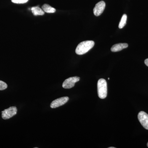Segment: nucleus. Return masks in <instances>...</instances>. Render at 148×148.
Returning a JSON list of instances; mask_svg holds the SVG:
<instances>
[{
    "instance_id": "f257e3e1",
    "label": "nucleus",
    "mask_w": 148,
    "mask_h": 148,
    "mask_svg": "<svg viewBox=\"0 0 148 148\" xmlns=\"http://www.w3.org/2000/svg\"><path fill=\"white\" fill-rule=\"evenodd\" d=\"M95 42L92 40L85 41L79 44L75 52L78 55H83L88 52L94 46Z\"/></svg>"
},
{
    "instance_id": "20e7f679",
    "label": "nucleus",
    "mask_w": 148,
    "mask_h": 148,
    "mask_svg": "<svg viewBox=\"0 0 148 148\" xmlns=\"http://www.w3.org/2000/svg\"><path fill=\"white\" fill-rule=\"evenodd\" d=\"M80 78L78 77H71L64 81L62 86L64 88L69 89L75 86V84L79 81Z\"/></svg>"
},
{
    "instance_id": "1a4fd4ad",
    "label": "nucleus",
    "mask_w": 148,
    "mask_h": 148,
    "mask_svg": "<svg viewBox=\"0 0 148 148\" xmlns=\"http://www.w3.org/2000/svg\"><path fill=\"white\" fill-rule=\"evenodd\" d=\"M32 12L35 16L38 15H43L44 14L45 12L42 9L38 6L33 7L31 9Z\"/></svg>"
},
{
    "instance_id": "9d476101",
    "label": "nucleus",
    "mask_w": 148,
    "mask_h": 148,
    "mask_svg": "<svg viewBox=\"0 0 148 148\" xmlns=\"http://www.w3.org/2000/svg\"><path fill=\"white\" fill-rule=\"evenodd\" d=\"M42 9L44 11V12L48 13H54L56 11V10L55 8L47 4H44L42 7Z\"/></svg>"
},
{
    "instance_id": "4468645a",
    "label": "nucleus",
    "mask_w": 148,
    "mask_h": 148,
    "mask_svg": "<svg viewBox=\"0 0 148 148\" xmlns=\"http://www.w3.org/2000/svg\"><path fill=\"white\" fill-rule=\"evenodd\" d=\"M145 64H146V66H148V58L145 60Z\"/></svg>"
},
{
    "instance_id": "423d86ee",
    "label": "nucleus",
    "mask_w": 148,
    "mask_h": 148,
    "mask_svg": "<svg viewBox=\"0 0 148 148\" xmlns=\"http://www.w3.org/2000/svg\"><path fill=\"white\" fill-rule=\"evenodd\" d=\"M69 100L68 97H63L56 99L52 101L50 105V107L51 108H56L60 106H63L66 104Z\"/></svg>"
},
{
    "instance_id": "ddd939ff",
    "label": "nucleus",
    "mask_w": 148,
    "mask_h": 148,
    "mask_svg": "<svg viewBox=\"0 0 148 148\" xmlns=\"http://www.w3.org/2000/svg\"><path fill=\"white\" fill-rule=\"evenodd\" d=\"M29 0H11L12 3L16 4H23L27 3Z\"/></svg>"
},
{
    "instance_id": "7ed1b4c3",
    "label": "nucleus",
    "mask_w": 148,
    "mask_h": 148,
    "mask_svg": "<svg viewBox=\"0 0 148 148\" xmlns=\"http://www.w3.org/2000/svg\"><path fill=\"white\" fill-rule=\"evenodd\" d=\"M17 108L15 107H11L2 112V117L3 119H8L16 114Z\"/></svg>"
},
{
    "instance_id": "f8f14e48",
    "label": "nucleus",
    "mask_w": 148,
    "mask_h": 148,
    "mask_svg": "<svg viewBox=\"0 0 148 148\" xmlns=\"http://www.w3.org/2000/svg\"><path fill=\"white\" fill-rule=\"evenodd\" d=\"M7 87L8 85L6 83L0 80V90H5Z\"/></svg>"
},
{
    "instance_id": "39448f33",
    "label": "nucleus",
    "mask_w": 148,
    "mask_h": 148,
    "mask_svg": "<svg viewBox=\"0 0 148 148\" xmlns=\"http://www.w3.org/2000/svg\"><path fill=\"white\" fill-rule=\"evenodd\" d=\"M138 119L143 127L146 129L148 130V114L143 111H141L138 114Z\"/></svg>"
},
{
    "instance_id": "0eeeda50",
    "label": "nucleus",
    "mask_w": 148,
    "mask_h": 148,
    "mask_svg": "<svg viewBox=\"0 0 148 148\" xmlns=\"http://www.w3.org/2000/svg\"><path fill=\"white\" fill-rule=\"evenodd\" d=\"M106 3L103 1H101L97 3L93 9V13L96 16H99L103 12L106 8Z\"/></svg>"
},
{
    "instance_id": "f3484780",
    "label": "nucleus",
    "mask_w": 148,
    "mask_h": 148,
    "mask_svg": "<svg viewBox=\"0 0 148 148\" xmlns=\"http://www.w3.org/2000/svg\"><path fill=\"white\" fill-rule=\"evenodd\" d=\"M110 79V78H108V79L109 80Z\"/></svg>"
},
{
    "instance_id": "9b49d317",
    "label": "nucleus",
    "mask_w": 148,
    "mask_h": 148,
    "mask_svg": "<svg viewBox=\"0 0 148 148\" xmlns=\"http://www.w3.org/2000/svg\"><path fill=\"white\" fill-rule=\"evenodd\" d=\"M127 16L126 14H124L123 15L120 22L119 26V29H122L125 26L126 24V21H127Z\"/></svg>"
},
{
    "instance_id": "2eb2a0df",
    "label": "nucleus",
    "mask_w": 148,
    "mask_h": 148,
    "mask_svg": "<svg viewBox=\"0 0 148 148\" xmlns=\"http://www.w3.org/2000/svg\"><path fill=\"white\" fill-rule=\"evenodd\" d=\"M109 148H115V147H109Z\"/></svg>"
},
{
    "instance_id": "f03ea898",
    "label": "nucleus",
    "mask_w": 148,
    "mask_h": 148,
    "mask_svg": "<svg viewBox=\"0 0 148 148\" xmlns=\"http://www.w3.org/2000/svg\"><path fill=\"white\" fill-rule=\"evenodd\" d=\"M98 97L101 99H104L107 97L108 87L106 80L101 79L98 81Z\"/></svg>"
},
{
    "instance_id": "6e6552de",
    "label": "nucleus",
    "mask_w": 148,
    "mask_h": 148,
    "mask_svg": "<svg viewBox=\"0 0 148 148\" xmlns=\"http://www.w3.org/2000/svg\"><path fill=\"white\" fill-rule=\"evenodd\" d=\"M128 44L127 43H119L114 45L111 48V51L112 52H117L120 51L128 47Z\"/></svg>"
},
{
    "instance_id": "dca6fc26",
    "label": "nucleus",
    "mask_w": 148,
    "mask_h": 148,
    "mask_svg": "<svg viewBox=\"0 0 148 148\" xmlns=\"http://www.w3.org/2000/svg\"><path fill=\"white\" fill-rule=\"evenodd\" d=\"M147 146L148 147V143H147Z\"/></svg>"
}]
</instances>
